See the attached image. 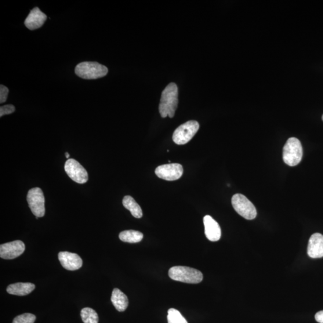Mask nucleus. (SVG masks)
Returning <instances> with one entry per match:
<instances>
[{"label": "nucleus", "mask_w": 323, "mask_h": 323, "mask_svg": "<svg viewBox=\"0 0 323 323\" xmlns=\"http://www.w3.org/2000/svg\"><path fill=\"white\" fill-rule=\"evenodd\" d=\"M178 96L179 91L176 83H169L163 90L159 107V112L162 118H165L169 116L170 118H173L175 115L179 103Z\"/></svg>", "instance_id": "1"}, {"label": "nucleus", "mask_w": 323, "mask_h": 323, "mask_svg": "<svg viewBox=\"0 0 323 323\" xmlns=\"http://www.w3.org/2000/svg\"><path fill=\"white\" fill-rule=\"evenodd\" d=\"M169 277L173 280L188 283V284H198L203 279V275L201 271L194 268L177 266L170 268Z\"/></svg>", "instance_id": "2"}, {"label": "nucleus", "mask_w": 323, "mask_h": 323, "mask_svg": "<svg viewBox=\"0 0 323 323\" xmlns=\"http://www.w3.org/2000/svg\"><path fill=\"white\" fill-rule=\"evenodd\" d=\"M108 68L97 62H83L79 64L75 68V73L83 79H97L106 76Z\"/></svg>", "instance_id": "3"}, {"label": "nucleus", "mask_w": 323, "mask_h": 323, "mask_svg": "<svg viewBox=\"0 0 323 323\" xmlns=\"http://www.w3.org/2000/svg\"><path fill=\"white\" fill-rule=\"evenodd\" d=\"M303 148L300 141L295 137L290 138L283 148L282 158L287 165L295 166L302 160Z\"/></svg>", "instance_id": "4"}, {"label": "nucleus", "mask_w": 323, "mask_h": 323, "mask_svg": "<svg viewBox=\"0 0 323 323\" xmlns=\"http://www.w3.org/2000/svg\"><path fill=\"white\" fill-rule=\"evenodd\" d=\"M232 205L236 212L246 220L255 219L257 216L255 205L244 195H234L232 198Z\"/></svg>", "instance_id": "5"}, {"label": "nucleus", "mask_w": 323, "mask_h": 323, "mask_svg": "<svg viewBox=\"0 0 323 323\" xmlns=\"http://www.w3.org/2000/svg\"><path fill=\"white\" fill-rule=\"evenodd\" d=\"M199 129V123L190 121L180 125L175 130L173 136L174 143L178 145L187 144L192 139Z\"/></svg>", "instance_id": "6"}, {"label": "nucleus", "mask_w": 323, "mask_h": 323, "mask_svg": "<svg viewBox=\"0 0 323 323\" xmlns=\"http://www.w3.org/2000/svg\"><path fill=\"white\" fill-rule=\"evenodd\" d=\"M27 199L31 211L35 217H42L45 216V199L41 188H31L28 192Z\"/></svg>", "instance_id": "7"}, {"label": "nucleus", "mask_w": 323, "mask_h": 323, "mask_svg": "<svg viewBox=\"0 0 323 323\" xmlns=\"http://www.w3.org/2000/svg\"><path fill=\"white\" fill-rule=\"evenodd\" d=\"M64 169L72 180L79 184H84L88 180V174L81 163L74 159H68L65 162Z\"/></svg>", "instance_id": "8"}, {"label": "nucleus", "mask_w": 323, "mask_h": 323, "mask_svg": "<svg viewBox=\"0 0 323 323\" xmlns=\"http://www.w3.org/2000/svg\"><path fill=\"white\" fill-rule=\"evenodd\" d=\"M155 174L161 179L174 181L182 176L183 168L179 163H169L158 166L155 169Z\"/></svg>", "instance_id": "9"}, {"label": "nucleus", "mask_w": 323, "mask_h": 323, "mask_svg": "<svg viewBox=\"0 0 323 323\" xmlns=\"http://www.w3.org/2000/svg\"><path fill=\"white\" fill-rule=\"evenodd\" d=\"M25 250L24 243L22 241L6 243L0 245V257L3 259H14L23 255Z\"/></svg>", "instance_id": "10"}, {"label": "nucleus", "mask_w": 323, "mask_h": 323, "mask_svg": "<svg viewBox=\"0 0 323 323\" xmlns=\"http://www.w3.org/2000/svg\"><path fill=\"white\" fill-rule=\"evenodd\" d=\"M58 259L61 265L68 271L78 270L82 267V259L75 253L61 252L58 254Z\"/></svg>", "instance_id": "11"}, {"label": "nucleus", "mask_w": 323, "mask_h": 323, "mask_svg": "<svg viewBox=\"0 0 323 323\" xmlns=\"http://www.w3.org/2000/svg\"><path fill=\"white\" fill-rule=\"evenodd\" d=\"M308 255L311 258H321L323 257V235L315 233L310 238L308 245Z\"/></svg>", "instance_id": "12"}, {"label": "nucleus", "mask_w": 323, "mask_h": 323, "mask_svg": "<svg viewBox=\"0 0 323 323\" xmlns=\"http://www.w3.org/2000/svg\"><path fill=\"white\" fill-rule=\"evenodd\" d=\"M46 14L43 13L39 7L32 9L25 21V26L30 30H37L44 24L47 20Z\"/></svg>", "instance_id": "13"}, {"label": "nucleus", "mask_w": 323, "mask_h": 323, "mask_svg": "<svg viewBox=\"0 0 323 323\" xmlns=\"http://www.w3.org/2000/svg\"><path fill=\"white\" fill-rule=\"evenodd\" d=\"M205 227V234L208 240L216 242L219 241L221 238V229L219 223L210 216L204 217Z\"/></svg>", "instance_id": "14"}, {"label": "nucleus", "mask_w": 323, "mask_h": 323, "mask_svg": "<svg viewBox=\"0 0 323 323\" xmlns=\"http://www.w3.org/2000/svg\"><path fill=\"white\" fill-rule=\"evenodd\" d=\"M35 288V286L31 282H17L7 287V292L10 295L23 296L31 293Z\"/></svg>", "instance_id": "15"}, {"label": "nucleus", "mask_w": 323, "mask_h": 323, "mask_svg": "<svg viewBox=\"0 0 323 323\" xmlns=\"http://www.w3.org/2000/svg\"><path fill=\"white\" fill-rule=\"evenodd\" d=\"M111 300L116 309L119 312L125 311L128 307V297L119 289L112 290Z\"/></svg>", "instance_id": "16"}, {"label": "nucleus", "mask_w": 323, "mask_h": 323, "mask_svg": "<svg viewBox=\"0 0 323 323\" xmlns=\"http://www.w3.org/2000/svg\"><path fill=\"white\" fill-rule=\"evenodd\" d=\"M122 202L124 207L128 210L134 217L140 219L143 217L142 209L132 197L128 195L125 196L123 199Z\"/></svg>", "instance_id": "17"}, {"label": "nucleus", "mask_w": 323, "mask_h": 323, "mask_svg": "<svg viewBox=\"0 0 323 323\" xmlns=\"http://www.w3.org/2000/svg\"><path fill=\"white\" fill-rule=\"evenodd\" d=\"M119 238L123 242L137 243L142 241L143 234L141 232L137 231H125L120 233Z\"/></svg>", "instance_id": "18"}, {"label": "nucleus", "mask_w": 323, "mask_h": 323, "mask_svg": "<svg viewBox=\"0 0 323 323\" xmlns=\"http://www.w3.org/2000/svg\"><path fill=\"white\" fill-rule=\"evenodd\" d=\"M81 315L84 323H99V315L92 308H83L81 311Z\"/></svg>", "instance_id": "19"}, {"label": "nucleus", "mask_w": 323, "mask_h": 323, "mask_svg": "<svg viewBox=\"0 0 323 323\" xmlns=\"http://www.w3.org/2000/svg\"><path fill=\"white\" fill-rule=\"evenodd\" d=\"M167 319L168 323H188L180 312L174 308L168 310Z\"/></svg>", "instance_id": "20"}, {"label": "nucleus", "mask_w": 323, "mask_h": 323, "mask_svg": "<svg viewBox=\"0 0 323 323\" xmlns=\"http://www.w3.org/2000/svg\"><path fill=\"white\" fill-rule=\"evenodd\" d=\"M35 320L34 314L25 313L14 318L12 323H34Z\"/></svg>", "instance_id": "21"}, {"label": "nucleus", "mask_w": 323, "mask_h": 323, "mask_svg": "<svg viewBox=\"0 0 323 323\" xmlns=\"http://www.w3.org/2000/svg\"><path fill=\"white\" fill-rule=\"evenodd\" d=\"M15 111V107L13 105H6V106L0 107V117L2 116L13 113Z\"/></svg>", "instance_id": "22"}, {"label": "nucleus", "mask_w": 323, "mask_h": 323, "mask_svg": "<svg viewBox=\"0 0 323 323\" xmlns=\"http://www.w3.org/2000/svg\"><path fill=\"white\" fill-rule=\"evenodd\" d=\"M9 89L5 86L0 85V103H5L8 96Z\"/></svg>", "instance_id": "23"}, {"label": "nucleus", "mask_w": 323, "mask_h": 323, "mask_svg": "<svg viewBox=\"0 0 323 323\" xmlns=\"http://www.w3.org/2000/svg\"><path fill=\"white\" fill-rule=\"evenodd\" d=\"M315 320L319 323H323V311H319L315 315Z\"/></svg>", "instance_id": "24"}, {"label": "nucleus", "mask_w": 323, "mask_h": 323, "mask_svg": "<svg viewBox=\"0 0 323 323\" xmlns=\"http://www.w3.org/2000/svg\"><path fill=\"white\" fill-rule=\"evenodd\" d=\"M65 157H66L67 159L70 158V154L67 153V152H66V153H65Z\"/></svg>", "instance_id": "25"}, {"label": "nucleus", "mask_w": 323, "mask_h": 323, "mask_svg": "<svg viewBox=\"0 0 323 323\" xmlns=\"http://www.w3.org/2000/svg\"><path fill=\"white\" fill-rule=\"evenodd\" d=\"M322 121H323V115H322Z\"/></svg>", "instance_id": "26"}]
</instances>
